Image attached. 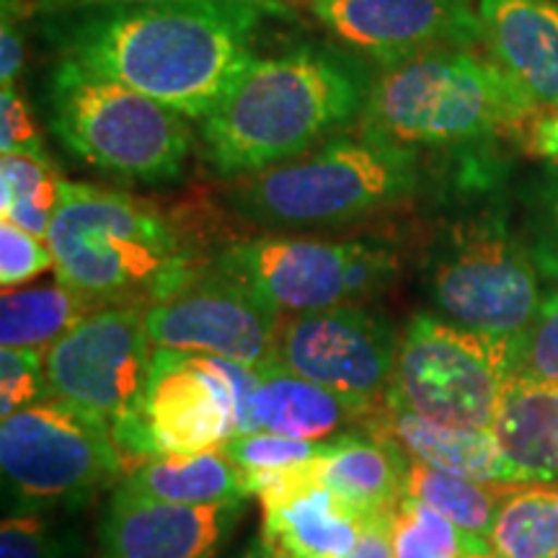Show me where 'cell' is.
<instances>
[{
    "label": "cell",
    "mask_w": 558,
    "mask_h": 558,
    "mask_svg": "<svg viewBox=\"0 0 558 558\" xmlns=\"http://www.w3.org/2000/svg\"><path fill=\"white\" fill-rule=\"evenodd\" d=\"M47 243L54 277L96 303H158L197 275L181 230L150 202L62 179Z\"/></svg>",
    "instance_id": "3"
},
{
    "label": "cell",
    "mask_w": 558,
    "mask_h": 558,
    "mask_svg": "<svg viewBox=\"0 0 558 558\" xmlns=\"http://www.w3.org/2000/svg\"><path fill=\"white\" fill-rule=\"evenodd\" d=\"M535 262H538V269H543L548 277H554L558 282V190L554 192V197H550L548 233L538 251H535Z\"/></svg>",
    "instance_id": "38"
},
{
    "label": "cell",
    "mask_w": 558,
    "mask_h": 558,
    "mask_svg": "<svg viewBox=\"0 0 558 558\" xmlns=\"http://www.w3.org/2000/svg\"><path fill=\"white\" fill-rule=\"evenodd\" d=\"M484 45L535 114L558 111L556 0H476Z\"/></svg>",
    "instance_id": "18"
},
{
    "label": "cell",
    "mask_w": 558,
    "mask_h": 558,
    "mask_svg": "<svg viewBox=\"0 0 558 558\" xmlns=\"http://www.w3.org/2000/svg\"><path fill=\"white\" fill-rule=\"evenodd\" d=\"M486 548L492 546L471 538L448 518L409 494L393 509L396 558H465L471 550Z\"/></svg>",
    "instance_id": "28"
},
{
    "label": "cell",
    "mask_w": 558,
    "mask_h": 558,
    "mask_svg": "<svg viewBox=\"0 0 558 558\" xmlns=\"http://www.w3.org/2000/svg\"><path fill=\"white\" fill-rule=\"evenodd\" d=\"M313 13L341 41L390 65L484 45L476 0H313Z\"/></svg>",
    "instance_id": "15"
},
{
    "label": "cell",
    "mask_w": 558,
    "mask_h": 558,
    "mask_svg": "<svg viewBox=\"0 0 558 558\" xmlns=\"http://www.w3.org/2000/svg\"><path fill=\"white\" fill-rule=\"evenodd\" d=\"M215 267L288 318L380 295L399 275V256L386 243L365 239L259 235L228 246Z\"/></svg>",
    "instance_id": "9"
},
{
    "label": "cell",
    "mask_w": 558,
    "mask_h": 558,
    "mask_svg": "<svg viewBox=\"0 0 558 558\" xmlns=\"http://www.w3.org/2000/svg\"><path fill=\"white\" fill-rule=\"evenodd\" d=\"M399 347L393 320L349 303L282 318L275 362L349 399L386 403Z\"/></svg>",
    "instance_id": "14"
},
{
    "label": "cell",
    "mask_w": 558,
    "mask_h": 558,
    "mask_svg": "<svg viewBox=\"0 0 558 558\" xmlns=\"http://www.w3.org/2000/svg\"><path fill=\"white\" fill-rule=\"evenodd\" d=\"M318 478L365 518L390 514L407 497L409 458L388 439L344 435L313 460Z\"/></svg>",
    "instance_id": "22"
},
{
    "label": "cell",
    "mask_w": 558,
    "mask_h": 558,
    "mask_svg": "<svg viewBox=\"0 0 558 558\" xmlns=\"http://www.w3.org/2000/svg\"><path fill=\"white\" fill-rule=\"evenodd\" d=\"M96 303L68 284H39V288L3 290L0 298V349H34L45 352L68 331H73Z\"/></svg>",
    "instance_id": "24"
},
{
    "label": "cell",
    "mask_w": 558,
    "mask_h": 558,
    "mask_svg": "<svg viewBox=\"0 0 558 558\" xmlns=\"http://www.w3.org/2000/svg\"><path fill=\"white\" fill-rule=\"evenodd\" d=\"M0 469L13 512L78 507L132 471L111 429L60 399L0 418Z\"/></svg>",
    "instance_id": "7"
},
{
    "label": "cell",
    "mask_w": 558,
    "mask_h": 558,
    "mask_svg": "<svg viewBox=\"0 0 558 558\" xmlns=\"http://www.w3.org/2000/svg\"><path fill=\"white\" fill-rule=\"evenodd\" d=\"M0 153H21V156H47L45 137L34 122L24 96L16 86L0 90Z\"/></svg>",
    "instance_id": "34"
},
{
    "label": "cell",
    "mask_w": 558,
    "mask_h": 558,
    "mask_svg": "<svg viewBox=\"0 0 558 558\" xmlns=\"http://www.w3.org/2000/svg\"><path fill=\"white\" fill-rule=\"evenodd\" d=\"M344 558H396L393 554V512L369 518L357 546Z\"/></svg>",
    "instance_id": "37"
},
{
    "label": "cell",
    "mask_w": 558,
    "mask_h": 558,
    "mask_svg": "<svg viewBox=\"0 0 558 558\" xmlns=\"http://www.w3.org/2000/svg\"><path fill=\"white\" fill-rule=\"evenodd\" d=\"M435 308L452 324L494 339H514L538 313V262L494 215L452 226L427 269Z\"/></svg>",
    "instance_id": "10"
},
{
    "label": "cell",
    "mask_w": 558,
    "mask_h": 558,
    "mask_svg": "<svg viewBox=\"0 0 558 558\" xmlns=\"http://www.w3.org/2000/svg\"><path fill=\"white\" fill-rule=\"evenodd\" d=\"M416 181L414 148L365 132L241 177L230 202L264 228H333L399 205L414 194Z\"/></svg>",
    "instance_id": "4"
},
{
    "label": "cell",
    "mask_w": 558,
    "mask_h": 558,
    "mask_svg": "<svg viewBox=\"0 0 558 558\" xmlns=\"http://www.w3.org/2000/svg\"><path fill=\"white\" fill-rule=\"evenodd\" d=\"M373 437L388 439L409 460L432 469L497 486H527V473L507 456L494 432L460 429L429 422L386 401L365 427Z\"/></svg>",
    "instance_id": "20"
},
{
    "label": "cell",
    "mask_w": 558,
    "mask_h": 558,
    "mask_svg": "<svg viewBox=\"0 0 558 558\" xmlns=\"http://www.w3.org/2000/svg\"><path fill=\"white\" fill-rule=\"evenodd\" d=\"M145 308L143 303L99 305L45 354L50 399L109 427L128 456L156 349L145 329Z\"/></svg>",
    "instance_id": "11"
},
{
    "label": "cell",
    "mask_w": 558,
    "mask_h": 558,
    "mask_svg": "<svg viewBox=\"0 0 558 558\" xmlns=\"http://www.w3.org/2000/svg\"><path fill=\"white\" fill-rule=\"evenodd\" d=\"M492 432L530 484H558V386L509 380Z\"/></svg>",
    "instance_id": "23"
},
{
    "label": "cell",
    "mask_w": 558,
    "mask_h": 558,
    "mask_svg": "<svg viewBox=\"0 0 558 558\" xmlns=\"http://www.w3.org/2000/svg\"><path fill=\"white\" fill-rule=\"evenodd\" d=\"M114 494L169 505H230L254 497L246 471L222 448L145 458L117 484Z\"/></svg>",
    "instance_id": "21"
},
{
    "label": "cell",
    "mask_w": 558,
    "mask_h": 558,
    "mask_svg": "<svg viewBox=\"0 0 558 558\" xmlns=\"http://www.w3.org/2000/svg\"><path fill=\"white\" fill-rule=\"evenodd\" d=\"M509 492H512V486L484 484V481L465 478L458 473L432 469L418 460H409V497L424 501L442 518H448L452 525H458L463 533L486 543V546H492L494 522H497L499 507Z\"/></svg>",
    "instance_id": "25"
},
{
    "label": "cell",
    "mask_w": 558,
    "mask_h": 558,
    "mask_svg": "<svg viewBox=\"0 0 558 558\" xmlns=\"http://www.w3.org/2000/svg\"><path fill=\"white\" fill-rule=\"evenodd\" d=\"M533 117L497 62L476 50H432L393 62L362 107L367 135L407 148L469 143Z\"/></svg>",
    "instance_id": "5"
},
{
    "label": "cell",
    "mask_w": 558,
    "mask_h": 558,
    "mask_svg": "<svg viewBox=\"0 0 558 558\" xmlns=\"http://www.w3.org/2000/svg\"><path fill=\"white\" fill-rule=\"evenodd\" d=\"M50 128L90 169L128 181L177 179L192 148L190 120L73 60L50 75Z\"/></svg>",
    "instance_id": "6"
},
{
    "label": "cell",
    "mask_w": 558,
    "mask_h": 558,
    "mask_svg": "<svg viewBox=\"0 0 558 558\" xmlns=\"http://www.w3.org/2000/svg\"><path fill=\"white\" fill-rule=\"evenodd\" d=\"M279 326L277 311L215 264L145 308V329L156 349L207 354L246 367L275 362Z\"/></svg>",
    "instance_id": "13"
},
{
    "label": "cell",
    "mask_w": 558,
    "mask_h": 558,
    "mask_svg": "<svg viewBox=\"0 0 558 558\" xmlns=\"http://www.w3.org/2000/svg\"><path fill=\"white\" fill-rule=\"evenodd\" d=\"M360 75L333 54L256 58L199 128L202 156L220 177H248L316 148L362 111Z\"/></svg>",
    "instance_id": "2"
},
{
    "label": "cell",
    "mask_w": 558,
    "mask_h": 558,
    "mask_svg": "<svg viewBox=\"0 0 558 558\" xmlns=\"http://www.w3.org/2000/svg\"><path fill=\"white\" fill-rule=\"evenodd\" d=\"M386 403L349 399L337 390L300 378L279 362L259 367V383L251 393L246 418L239 435L248 432H275L295 439L331 442L344 435H354Z\"/></svg>",
    "instance_id": "19"
},
{
    "label": "cell",
    "mask_w": 558,
    "mask_h": 558,
    "mask_svg": "<svg viewBox=\"0 0 558 558\" xmlns=\"http://www.w3.org/2000/svg\"><path fill=\"white\" fill-rule=\"evenodd\" d=\"M550 558H558V554H554V556H550Z\"/></svg>",
    "instance_id": "42"
},
{
    "label": "cell",
    "mask_w": 558,
    "mask_h": 558,
    "mask_svg": "<svg viewBox=\"0 0 558 558\" xmlns=\"http://www.w3.org/2000/svg\"><path fill=\"white\" fill-rule=\"evenodd\" d=\"M267 11L233 0L109 5L47 16L60 60L122 83L186 120H205L254 62Z\"/></svg>",
    "instance_id": "1"
},
{
    "label": "cell",
    "mask_w": 558,
    "mask_h": 558,
    "mask_svg": "<svg viewBox=\"0 0 558 558\" xmlns=\"http://www.w3.org/2000/svg\"><path fill=\"white\" fill-rule=\"evenodd\" d=\"M246 558H275V556H271V554H269V550H267V548H264V546H262V543H259V546H256L254 550H248V554H246Z\"/></svg>",
    "instance_id": "41"
},
{
    "label": "cell",
    "mask_w": 558,
    "mask_h": 558,
    "mask_svg": "<svg viewBox=\"0 0 558 558\" xmlns=\"http://www.w3.org/2000/svg\"><path fill=\"white\" fill-rule=\"evenodd\" d=\"M512 380L558 386V292L543 298L527 329L512 339Z\"/></svg>",
    "instance_id": "31"
},
{
    "label": "cell",
    "mask_w": 558,
    "mask_h": 558,
    "mask_svg": "<svg viewBox=\"0 0 558 558\" xmlns=\"http://www.w3.org/2000/svg\"><path fill=\"white\" fill-rule=\"evenodd\" d=\"M47 269H54L50 243L26 233L24 228L9 220H0V284L3 290L19 288Z\"/></svg>",
    "instance_id": "33"
},
{
    "label": "cell",
    "mask_w": 558,
    "mask_h": 558,
    "mask_svg": "<svg viewBox=\"0 0 558 558\" xmlns=\"http://www.w3.org/2000/svg\"><path fill=\"white\" fill-rule=\"evenodd\" d=\"M29 13L32 9H26L24 0H3V21H0V81H3V88L16 86L21 70H24V19Z\"/></svg>",
    "instance_id": "35"
},
{
    "label": "cell",
    "mask_w": 558,
    "mask_h": 558,
    "mask_svg": "<svg viewBox=\"0 0 558 558\" xmlns=\"http://www.w3.org/2000/svg\"><path fill=\"white\" fill-rule=\"evenodd\" d=\"M62 179L47 156H0V218L47 241Z\"/></svg>",
    "instance_id": "27"
},
{
    "label": "cell",
    "mask_w": 558,
    "mask_h": 558,
    "mask_svg": "<svg viewBox=\"0 0 558 558\" xmlns=\"http://www.w3.org/2000/svg\"><path fill=\"white\" fill-rule=\"evenodd\" d=\"M262 501V546L275 558H344L367 520L318 478L313 460L251 481Z\"/></svg>",
    "instance_id": "16"
},
{
    "label": "cell",
    "mask_w": 558,
    "mask_h": 558,
    "mask_svg": "<svg viewBox=\"0 0 558 558\" xmlns=\"http://www.w3.org/2000/svg\"><path fill=\"white\" fill-rule=\"evenodd\" d=\"M492 548L501 558H550L558 554V484L512 488L494 522Z\"/></svg>",
    "instance_id": "26"
},
{
    "label": "cell",
    "mask_w": 558,
    "mask_h": 558,
    "mask_svg": "<svg viewBox=\"0 0 558 558\" xmlns=\"http://www.w3.org/2000/svg\"><path fill=\"white\" fill-rule=\"evenodd\" d=\"M78 530L45 518V512H13L0 525V558H78Z\"/></svg>",
    "instance_id": "30"
},
{
    "label": "cell",
    "mask_w": 558,
    "mask_h": 558,
    "mask_svg": "<svg viewBox=\"0 0 558 558\" xmlns=\"http://www.w3.org/2000/svg\"><path fill=\"white\" fill-rule=\"evenodd\" d=\"M256 383L259 367L153 349L150 380L130 456H186L222 448L241 432Z\"/></svg>",
    "instance_id": "12"
},
{
    "label": "cell",
    "mask_w": 558,
    "mask_h": 558,
    "mask_svg": "<svg viewBox=\"0 0 558 558\" xmlns=\"http://www.w3.org/2000/svg\"><path fill=\"white\" fill-rule=\"evenodd\" d=\"M509 380L512 339L422 313L401 333L386 401L445 427L492 432Z\"/></svg>",
    "instance_id": "8"
},
{
    "label": "cell",
    "mask_w": 558,
    "mask_h": 558,
    "mask_svg": "<svg viewBox=\"0 0 558 558\" xmlns=\"http://www.w3.org/2000/svg\"><path fill=\"white\" fill-rule=\"evenodd\" d=\"M530 143H533V150L538 156L558 163V111H548V114H541L535 120Z\"/></svg>",
    "instance_id": "39"
},
{
    "label": "cell",
    "mask_w": 558,
    "mask_h": 558,
    "mask_svg": "<svg viewBox=\"0 0 558 558\" xmlns=\"http://www.w3.org/2000/svg\"><path fill=\"white\" fill-rule=\"evenodd\" d=\"M153 3H197V0H34V11L52 16V13L86 11V9H109V5H153ZM233 3H251L267 11L269 16H282L288 9L282 0H233Z\"/></svg>",
    "instance_id": "36"
},
{
    "label": "cell",
    "mask_w": 558,
    "mask_h": 558,
    "mask_svg": "<svg viewBox=\"0 0 558 558\" xmlns=\"http://www.w3.org/2000/svg\"><path fill=\"white\" fill-rule=\"evenodd\" d=\"M243 501L169 505L111 497L99 558H213L239 522Z\"/></svg>",
    "instance_id": "17"
},
{
    "label": "cell",
    "mask_w": 558,
    "mask_h": 558,
    "mask_svg": "<svg viewBox=\"0 0 558 558\" xmlns=\"http://www.w3.org/2000/svg\"><path fill=\"white\" fill-rule=\"evenodd\" d=\"M333 442V439H331ZM331 442H316V439H295L275 435V432H248V435L230 437L222 450L246 471L248 484L254 478L271 476V473L295 469L316 460L329 450Z\"/></svg>",
    "instance_id": "29"
},
{
    "label": "cell",
    "mask_w": 558,
    "mask_h": 558,
    "mask_svg": "<svg viewBox=\"0 0 558 558\" xmlns=\"http://www.w3.org/2000/svg\"><path fill=\"white\" fill-rule=\"evenodd\" d=\"M50 399L45 352L0 349V418Z\"/></svg>",
    "instance_id": "32"
},
{
    "label": "cell",
    "mask_w": 558,
    "mask_h": 558,
    "mask_svg": "<svg viewBox=\"0 0 558 558\" xmlns=\"http://www.w3.org/2000/svg\"><path fill=\"white\" fill-rule=\"evenodd\" d=\"M465 558H501V556L494 548H486V550H471Z\"/></svg>",
    "instance_id": "40"
}]
</instances>
